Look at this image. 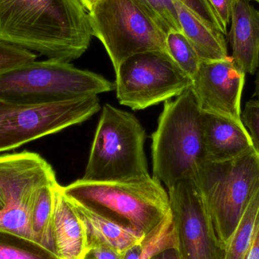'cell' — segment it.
Segmentation results:
<instances>
[{"label": "cell", "mask_w": 259, "mask_h": 259, "mask_svg": "<svg viewBox=\"0 0 259 259\" xmlns=\"http://www.w3.org/2000/svg\"><path fill=\"white\" fill-rule=\"evenodd\" d=\"M94 36L80 0H0V42L70 62Z\"/></svg>", "instance_id": "6da1fadb"}, {"label": "cell", "mask_w": 259, "mask_h": 259, "mask_svg": "<svg viewBox=\"0 0 259 259\" xmlns=\"http://www.w3.org/2000/svg\"><path fill=\"white\" fill-rule=\"evenodd\" d=\"M62 190L73 202L144 239L155 237L171 222L168 193L149 174L109 182L80 179Z\"/></svg>", "instance_id": "7a4b0ae2"}, {"label": "cell", "mask_w": 259, "mask_h": 259, "mask_svg": "<svg viewBox=\"0 0 259 259\" xmlns=\"http://www.w3.org/2000/svg\"><path fill=\"white\" fill-rule=\"evenodd\" d=\"M153 177L167 189L183 180L194 181L205 161L202 112L191 88L164 102L152 135Z\"/></svg>", "instance_id": "3957f363"}, {"label": "cell", "mask_w": 259, "mask_h": 259, "mask_svg": "<svg viewBox=\"0 0 259 259\" xmlns=\"http://www.w3.org/2000/svg\"><path fill=\"white\" fill-rule=\"evenodd\" d=\"M194 182L216 234L226 246L258 190L259 153L253 148L229 161H205Z\"/></svg>", "instance_id": "277c9868"}, {"label": "cell", "mask_w": 259, "mask_h": 259, "mask_svg": "<svg viewBox=\"0 0 259 259\" xmlns=\"http://www.w3.org/2000/svg\"><path fill=\"white\" fill-rule=\"evenodd\" d=\"M115 89L100 74L57 59L34 61L0 74V98L17 103L65 101Z\"/></svg>", "instance_id": "5b68a950"}, {"label": "cell", "mask_w": 259, "mask_h": 259, "mask_svg": "<svg viewBox=\"0 0 259 259\" xmlns=\"http://www.w3.org/2000/svg\"><path fill=\"white\" fill-rule=\"evenodd\" d=\"M145 139V130L133 114L104 105L81 179L109 182L149 175Z\"/></svg>", "instance_id": "8992f818"}, {"label": "cell", "mask_w": 259, "mask_h": 259, "mask_svg": "<svg viewBox=\"0 0 259 259\" xmlns=\"http://www.w3.org/2000/svg\"><path fill=\"white\" fill-rule=\"evenodd\" d=\"M89 16L94 36L104 46L115 71L134 55L167 53V34L142 0H100Z\"/></svg>", "instance_id": "52a82bcc"}, {"label": "cell", "mask_w": 259, "mask_h": 259, "mask_svg": "<svg viewBox=\"0 0 259 259\" xmlns=\"http://www.w3.org/2000/svg\"><path fill=\"white\" fill-rule=\"evenodd\" d=\"M100 108L98 96L34 104L0 98V152L80 124Z\"/></svg>", "instance_id": "ba28073f"}, {"label": "cell", "mask_w": 259, "mask_h": 259, "mask_svg": "<svg viewBox=\"0 0 259 259\" xmlns=\"http://www.w3.org/2000/svg\"><path fill=\"white\" fill-rule=\"evenodd\" d=\"M115 74L117 98L133 110H142L179 97L193 83L165 52L134 55L120 65Z\"/></svg>", "instance_id": "9c48e42d"}, {"label": "cell", "mask_w": 259, "mask_h": 259, "mask_svg": "<svg viewBox=\"0 0 259 259\" xmlns=\"http://www.w3.org/2000/svg\"><path fill=\"white\" fill-rule=\"evenodd\" d=\"M52 166L36 152L0 155V231L32 239L28 225L35 192L56 182Z\"/></svg>", "instance_id": "30bf717a"}, {"label": "cell", "mask_w": 259, "mask_h": 259, "mask_svg": "<svg viewBox=\"0 0 259 259\" xmlns=\"http://www.w3.org/2000/svg\"><path fill=\"white\" fill-rule=\"evenodd\" d=\"M168 190L171 228L181 259H224L219 240L197 185L183 180Z\"/></svg>", "instance_id": "8fae6325"}, {"label": "cell", "mask_w": 259, "mask_h": 259, "mask_svg": "<svg viewBox=\"0 0 259 259\" xmlns=\"http://www.w3.org/2000/svg\"><path fill=\"white\" fill-rule=\"evenodd\" d=\"M245 77L231 56L224 60L201 62L191 86L201 112L246 128L241 118Z\"/></svg>", "instance_id": "7c38bea8"}, {"label": "cell", "mask_w": 259, "mask_h": 259, "mask_svg": "<svg viewBox=\"0 0 259 259\" xmlns=\"http://www.w3.org/2000/svg\"><path fill=\"white\" fill-rule=\"evenodd\" d=\"M54 252L59 259H83L88 252L86 231L75 208L58 184L52 220Z\"/></svg>", "instance_id": "4fadbf2b"}, {"label": "cell", "mask_w": 259, "mask_h": 259, "mask_svg": "<svg viewBox=\"0 0 259 259\" xmlns=\"http://www.w3.org/2000/svg\"><path fill=\"white\" fill-rule=\"evenodd\" d=\"M228 36L233 60L245 74L254 75L259 66V10L248 0L236 3Z\"/></svg>", "instance_id": "5bb4252c"}, {"label": "cell", "mask_w": 259, "mask_h": 259, "mask_svg": "<svg viewBox=\"0 0 259 259\" xmlns=\"http://www.w3.org/2000/svg\"><path fill=\"white\" fill-rule=\"evenodd\" d=\"M202 128L205 161H229L255 148L247 129L220 117L202 112Z\"/></svg>", "instance_id": "9a60e30c"}, {"label": "cell", "mask_w": 259, "mask_h": 259, "mask_svg": "<svg viewBox=\"0 0 259 259\" xmlns=\"http://www.w3.org/2000/svg\"><path fill=\"white\" fill-rule=\"evenodd\" d=\"M182 32L190 41L201 62H214L229 57L225 35L196 16L178 0H173Z\"/></svg>", "instance_id": "2e32d148"}, {"label": "cell", "mask_w": 259, "mask_h": 259, "mask_svg": "<svg viewBox=\"0 0 259 259\" xmlns=\"http://www.w3.org/2000/svg\"><path fill=\"white\" fill-rule=\"evenodd\" d=\"M70 201L83 222L88 250L99 246H107L120 252H126L145 240L134 231L95 214L71 199Z\"/></svg>", "instance_id": "e0dca14e"}, {"label": "cell", "mask_w": 259, "mask_h": 259, "mask_svg": "<svg viewBox=\"0 0 259 259\" xmlns=\"http://www.w3.org/2000/svg\"><path fill=\"white\" fill-rule=\"evenodd\" d=\"M58 184L56 181L38 189L32 198L28 213V225L32 239L54 254L52 220L54 190Z\"/></svg>", "instance_id": "ac0fdd59"}, {"label": "cell", "mask_w": 259, "mask_h": 259, "mask_svg": "<svg viewBox=\"0 0 259 259\" xmlns=\"http://www.w3.org/2000/svg\"><path fill=\"white\" fill-rule=\"evenodd\" d=\"M259 221V188L245 210L225 246L224 259H246L253 243Z\"/></svg>", "instance_id": "d6986e66"}, {"label": "cell", "mask_w": 259, "mask_h": 259, "mask_svg": "<svg viewBox=\"0 0 259 259\" xmlns=\"http://www.w3.org/2000/svg\"><path fill=\"white\" fill-rule=\"evenodd\" d=\"M0 259H59L34 240L0 231Z\"/></svg>", "instance_id": "ffe728a7"}, {"label": "cell", "mask_w": 259, "mask_h": 259, "mask_svg": "<svg viewBox=\"0 0 259 259\" xmlns=\"http://www.w3.org/2000/svg\"><path fill=\"white\" fill-rule=\"evenodd\" d=\"M166 48L175 63L193 80L201 60L183 32H171L166 37Z\"/></svg>", "instance_id": "44dd1931"}, {"label": "cell", "mask_w": 259, "mask_h": 259, "mask_svg": "<svg viewBox=\"0 0 259 259\" xmlns=\"http://www.w3.org/2000/svg\"><path fill=\"white\" fill-rule=\"evenodd\" d=\"M152 12L163 31L182 32L179 16L173 0H142Z\"/></svg>", "instance_id": "7402d4cb"}, {"label": "cell", "mask_w": 259, "mask_h": 259, "mask_svg": "<svg viewBox=\"0 0 259 259\" xmlns=\"http://www.w3.org/2000/svg\"><path fill=\"white\" fill-rule=\"evenodd\" d=\"M33 52L0 42V74L36 60Z\"/></svg>", "instance_id": "603a6c76"}, {"label": "cell", "mask_w": 259, "mask_h": 259, "mask_svg": "<svg viewBox=\"0 0 259 259\" xmlns=\"http://www.w3.org/2000/svg\"><path fill=\"white\" fill-rule=\"evenodd\" d=\"M241 118L245 127L249 131L254 147L259 153V100L246 102Z\"/></svg>", "instance_id": "cb8c5ba5"}, {"label": "cell", "mask_w": 259, "mask_h": 259, "mask_svg": "<svg viewBox=\"0 0 259 259\" xmlns=\"http://www.w3.org/2000/svg\"><path fill=\"white\" fill-rule=\"evenodd\" d=\"M211 28L222 33L214 11L207 0H178Z\"/></svg>", "instance_id": "d4e9b609"}, {"label": "cell", "mask_w": 259, "mask_h": 259, "mask_svg": "<svg viewBox=\"0 0 259 259\" xmlns=\"http://www.w3.org/2000/svg\"><path fill=\"white\" fill-rule=\"evenodd\" d=\"M215 14L222 33L228 35V27L231 24L233 9L238 0H207Z\"/></svg>", "instance_id": "484cf974"}, {"label": "cell", "mask_w": 259, "mask_h": 259, "mask_svg": "<svg viewBox=\"0 0 259 259\" xmlns=\"http://www.w3.org/2000/svg\"><path fill=\"white\" fill-rule=\"evenodd\" d=\"M125 252L107 246H99L88 249L83 259H124Z\"/></svg>", "instance_id": "4316f807"}, {"label": "cell", "mask_w": 259, "mask_h": 259, "mask_svg": "<svg viewBox=\"0 0 259 259\" xmlns=\"http://www.w3.org/2000/svg\"><path fill=\"white\" fill-rule=\"evenodd\" d=\"M147 259H181L175 240L152 252Z\"/></svg>", "instance_id": "83f0119b"}, {"label": "cell", "mask_w": 259, "mask_h": 259, "mask_svg": "<svg viewBox=\"0 0 259 259\" xmlns=\"http://www.w3.org/2000/svg\"><path fill=\"white\" fill-rule=\"evenodd\" d=\"M246 259H259V221L253 243H252Z\"/></svg>", "instance_id": "f1b7e54d"}, {"label": "cell", "mask_w": 259, "mask_h": 259, "mask_svg": "<svg viewBox=\"0 0 259 259\" xmlns=\"http://www.w3.org/2000/svg\"><path fill=\"white\" fill-rule=\"evenodd\" d=\"M100 0H80L83 6H84L85 9L89 12L90 11L92 10L93 8L94 7Z\"/></svg>", "instance_id": "f546056e"}, {"label": "cell", "mask_w": 259, "mask_h": 259, "mask_svg": "<svg viewBox=\"0 0 259 259\" xmlns=\"http://www.w3.org/2000/svg\"><path fill=\"white\" fill-rule=\"evenodd\" d=\"M255 74H256V77L255 80V92H254L253 97L259 100V66Z\"/></svg>", "instance_id": "4dcf8cb0"}, {"label": "cell", "mask_w": 259, "mask_h": 259, "mask_svg": "<svg viewBox=\"0 0 259 259\" xmlns=\"http://www.w3.org/2000/svg\"><path fill=\"white\" fill-rule=\"evenodd\" d=\"M248 1L251 2V1H254L255 2L256 0H248Z\"/></svg>", "instance_id": "1f68e13d"}, {"label": "cell", "mask_w": 259, "mask_h": 259, "mask_svg": "<svg viewBox=\"0 0 259 259\" xmlns=\"http://www.w3.org/2000/svg\"><path fill=\"white\" fill-rule=\"evenodd\" d=\"M255 2H257V3H259V0H256V1H255Z\"/></svg>", "instance_id": "d6a6232c"}]
</instances>
